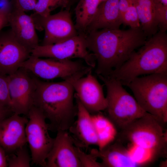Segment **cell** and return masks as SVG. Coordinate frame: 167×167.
<instances>
[{
    "instance_id": "9",
    "label": "cell",
    "mask_w": 167,
    "mask_h": 167,
    "mask_svg": "<svg viewBox=\"0 0 167 167\" xmlns=\"http://www.w3.org/2000/svg\"><path fill=\"white\" fill-rule=\"evenodd\" d=\"M31 55L59 60L78 58L92 68L96 66L94 55L88 49L84 35L77 36L64 41L53 44L38 45L32 49Z\"/></svg>"
},
{
    "instance_id": "4",
    "label": "cell",
    "mask_w": 167,
    "mask_h": 167,
    "mask_svg": "<svg viewBox=\"0 0 167 167\" xmlns=\"http://www.w3.org/2000/svg\"><path fill=\"white\" fill-rule=\"evenodd\" d=\"M126 86L145 112L163 125L167 123V74H154L139 76Z\"/></svg>"
},
{
    "instance_id": "24",
    "label": "cell",
    "mask_w": 167,
    "mask_h": 167,
    "mask_svg": "<svg viewBox=\"0 0 167 167\" xmlns=\"http://www.w3.org/2000/svg\"><path fill=\"white\" fill-rule=\"evenodd\" d=\"M25 145L14 152L6 154L7 166L29 167L31 158Z\"/></svg>"
},
{
    "instance_id": "36",
    "label": "cell",
    "mask_w": 167,
    "mask_h": 167,
    "mask_svg": "<svg viewBox=\"0 0 167 167\" xmlns=\"http://www.w3.org/2000/svg\"><path fill=\"white\" fill-rule=\"evenodd\" d=\"M105 0H100V1H101V2H102L103 1H104Z\"/></svg>"
},
{
    "instance_id": "29",
    "label": "cell",
    "mask_w": 167,
    "mask_h": 167,
    "mask_svg": "<svg viewBox=\"0 0 167 167\" xmlns=\"http://www.w3.org/2000/svg\"><path fill=\"white\" fill-rule=\"evenodd\" d=\"M38 0H11L12 9L25 12L34 11Z\"/></svg>"
},
{
    "instance_id": "37",
    "label": "cell",
    "mask_w": 167,
    "mask_h": 167,
    "mask_svg": "<svg viewBox=\"0 0 167 167\" xmlns=\"http://www.w3.org/2000/svg\"><path fill=\"white\" fill-rule=\"evenodd\" d=\"M70 0V1H71H71H72L73 0Z\"/></svg>"
},
{
    "instance_id": "33",
    "label": "cell",
    "mask_w": 167,
    "mask_h": 167,
    "mask_svg": "<svg viewBox=\"0 0 167 167\" xmlns=\"http://www.w3.org/2000/svg\"><path fill=\"white\" fill-rule=\"evenodd\" d=\"M7 166L6 154L4 149L0 145V167Z\"/></svg>"
},
{
    "instance_id": "23",
    "label": "cell",
    "mask_w": 167,
    "mask_h": 167,
    "mask_svg": "<svg viewBox=\"0 0 167 167\" xmlns=\"http://www.w3.org/2000/svg\"><path fill=\"white\" fill-rule=\"evenodd\" d=\"M71 2L70 0H38L33 13L41 17H46L58 7L67 8Z\"/></svg>"
},
{
    "instance_id": "13",
    "label": "cell",
    "mask_w": 167,
    "mask_h": 167,
    "mask_svg": "<svg viewBox=\"0 0 167 167\" xmlns=\"http://www.w3.org/2000/svg\"><path fill=\"white\" fill-rule=\"evenodd\" d=\"M31 52L15 38L11 30L0 34V71L11 74L21 67Z\"/></svg>"
},
{
    "instance_id": "27",
    "label": "cell",
    "mask_w": 167,
    "mask_h": 167,
    "mask_svg": "<svg viewBox=\"0 0 167 167\" xmlns=\"http://www.w3.org/2000/svg\"><path fill=\"white\" fill-rule=\"evenodd\" d=\"M75 147L81 167H103L101 163L97 161L98 158L95 155L91 153L87 154L80 148Z\"/></svg>"
},
{
    "instance_id": "19",
    "label": "cell",
    "mask_w": 167,
    "mask_h": 167,
    "mask_svg": "<svg viewBox=\"0 0 167 167\" xmlns=\"http://www.w3.org/2000/svg\"><path fill=\"white\" fill-rule=\"evenodd\" d=\"M119 1L105 0L101 2L86 33L103 29H119L122 21L119 10Z\"/></svg>"
},
{
    "instance_id": "18",
    "label": "cell",
    "mask_w": 167,
    "mask_h": 167,
    "mask_svg": "<svg viewBox=\"0 0 167 167\" xmlns=\"http://www.w3.org/2000/svg\"><path fill=\"white\" fill-rule=\"evenodd\" d=\"M90 153L101 160L103 167H136L143 165L135 161L127 149L118 141L113 142L101 150L92 149Z\"/></svg>"
},
{
    "instance_id": "34",
    "label": "cell",
    "mask_w": 167,
    "mask_h": 167,
    "mask_svg": "<svg viewBox=\"0 0 167 167\" xmlns=\"http://www.w3.org/2000/svg\"><path fill=\"white\" fill-rule=\"evenodd\" d=\"M9 14L0 13V31L8 24V16Z\"/></svg>"
},
{
    "instance_id": "35",
    "label": "cell",
    "mask_w": 167,
    "mask_h": 167,
    "mask_svg": "<svg viewBox=\"0 0 167 167\" xmlns=\"http://www.w3.org/2000/svg\"><path fill=\"white\" fill-rule=\"evenodd\" d=\"M155 4L167 6V0H153Z\"/></svg>"
},
{
    "instance_id": "1",
    "label": "cell",
    "mask_w": 167,
    "mask_h": 167,
    "mask_svg": "<svg viewBox=\"0 0 167 167\" xmlns=\"http://www.w3.org/2000/svg\"><path fill=\"white\" fill-rule=\"evenodd\" d=\"M84 35L88 49L96 60L95 72L103 76L108 75L125 62L144 44L147 37L141 26L126 30H93Z\"/></svg>"
},
{
    "instance_id": "3",
    "label": "cell",
    "mask_w": 167,
    "mask_h": 167,
    "mask_svg": "<svg viewBox=\"0 0 167 167\" xmlns=\"http://www.w3.org/2000/svg\"><path fill=\"white\" fill-rule=\"evenodd\" d=\"M121 66L108 76L123 85L143 75L167 74V35L159 31L147 40Z\"/></svg>"
},
{
    "instance_id": "8",
    "label": "cell",
    "mask_w": 167,
    "mask_h": 167,
    "mask_svg": "<svg viewBox=\"0 0 167 167\" xmlns=\"http://www.w3.org/2000/svg\"><path fill=\"white\" fill-rule=\"evenodd\" d=\"M27 116L29 120L25 127V133L32 162L41 166L46 167L47 158L54 138L49 135L45 118L38 108L33 105Z\"/></svg>"
},
{
    "instance_id": "28",
    "label": "cell",
    "mask_w": 167,
    "mask_h": 167,
    "mask_svg": "<svg viewBox=\"0 0 167 167\" xmlns=\"http://www.w3.org/2000/svg\"><path fill=\"white\" fill-rule=\"evenodd\" d=\"M155 5L156 18L158 29L160 31L166 32L167 29V6L156 4Z\"/></svg>"
},
{
    "instance_id": "21",
    "label": "cell",
    "mask_w": 167,
    "mask_h": 167,
    "mask_svg": "<svg viewBox=\"0 0 167 167\" xmlns=\"http://www.w3.org/2000/svg\"><path fill=\"white\" fill-rule=\"evenodd\" d=\"M100 0H79L75 8V27L78 34H85L101 2Z\"/></svg>"
},
{
    "instance_id": "32",
    "label": "cell",
    "mask_w": 167,
    "mask_h": 167,
    "mask_svg": "<svg viewBox=\"0 0 167 167\" xmlns=\"http://www.w3.org/2000/svg\"><path fill=\"white\" fill-rule=\"evenodd\" d=\"M134 0H119V8L122 18L123 14L133 2Z\"/></svg>"
},
{
    "instance_id": "26",
    "label": "cell",
    "mask_w": 167,
    "mask_h": 167,
    "mask_svg": "<svg viewBox=\"0 0 167 167\" xmlns=\"http://www.w3.org/2000/svg\"><path fill=\"white\" fill-rule=\"evenodd\" d=\"M0 104L11 108V101L9 89L7 75L0 71Z\"/></svg>"
},
{
    "instance_id": "2",
    "label": "cell",
    "mask_w": 167,
    "mask_h": 167,
    "mask_svg": "<svg viewBox=\"0 0 167 167\" xmlns=\"http://www.w3.org/2000/svg\"><path fill=\"white\" fill-rule=\"evenodd\" d=\"M33 105L49 121L52 131H68L75 121L77 106L74 102V90L68 81L50 82L36 77Z\"/></svg>"
},
{
    "instance_id": "22",
    "label": "cell",
    "mask_w": 167,
    "mask_h": 167,
    "mask_svg": "<svg viewBox=\"0 0 167 167\" xmlns=\"http://www.w3.org/2000/svg\"><path fill=\"white\" fill-rule=\"evenodd\" d=\"M99 112L91 115L96 131L99 150L113 142L117 134V129L110 119Z\"/></svg>"
},
{
    "instance_id": "6",
    "label": "cell",
    "mask_w": 167,
    "mask_h": 167,
    "mask_svg": "<svg viewBox=\"0 0 167 167\" xmlns=\"http://www.w3.org/2000/svg\"><path fill=\"white\" fill-rule=\"evenodd\" d=\"M98 76L106 86L108 118L116 128L122 130L147 113L119 81L108 76Z\"/></svg>"
},
{
    "instance_id": "17",
    "label": "cell",
    "mask_w": 167,
    "mask_h": 167,
    "mask_svg": "<svg viewBox=\"0 0 167 167\" xmlns=\"http://www.w3.org/2000/svg\"><path fill=\"white\" fill-rule=\"evenodd\" d=\"M8 22L15 38L31 53L39 45L35 24L31 15L21 11L12 9L8 15Z\"/></svg>"
},
{
    "instance_id": "30",
    "label": "cell",
    "mask_w": 167,
    "mask_h": 167,
    "mask_svg": "<svg viewBox=\"0 0 167 167\" xmlns=\"http://www.w3.org/2000/svg\"><path fill=\"white\" fill-rule=\"evenodd\" d=\"M12 10L11 0H0V13L9 14Z\"/></svg>"
},
{
    "instance_id": "15",
    "label": "cell",
    "mask_w": 167,
    "mask_h": 167,
    "mask_svg": "<svg viewBox=\"0 0 167 167\" xmlns=\"http://www.w3.org/2000/svg\"><path fill=\"white\" fill-rule=\"evenodd\" d=\"M26 117L14 113L0 122V145L6 154L12 153L27 142Z\"/></svg>"
},
{
    "instance_id": "14",
    "label": "cell",
    "mask_w": 167,
    "mask_h": 167,
    "mask_svg": "<svg viewBox=\"0 0 167 167\" xmlns=\"http://www.w3.org/2000/svg\"><path fill=\"white\" fill-rule=\"evenodd\" d=\"M46 159L48 167H81L75 147L68 131H60Z\"/></svg>"
},
{
    "instance_id": "31",
    "label": "cell",
    "mask_w": 167,
    "mask_h": 167,
    "mask_svg": "<svg viewBox=\"0 0 167 167\" xmlns=\"http://www.w3.org/2000/svg\"><path fill=\"white\" fill-rule=\"evenodd\" d=\"M14 113L11 108L0 104V122Z\"/></svg>"
},
{
    "instance_id": "25",
    "label": "cell",
    "mask_w": 167,
    "mask_h": 167,
    "mask_svg": "<svg viewBox=\"0 0 167 167\" xmlns=\"http://www.w3.org/2000/svg\"><path fill=\"white\" fill-rule=\"evenodd\" d=\"M134 1L135 0L122 16V24L132 28L141 27Z\"/></svg>"
},
{
    "instance_id": "11",
    "label": "cell",
    "mask_w": 167,
    "mask_h": 167,
    "mask_svg": "<svg viewBox=\"0 0 167 167\" xmlns=\"http://www.w3.org/2000/svg\"><path fill=\"white\" fill-rule=\"evenodd\" d=\"M31 15L33 19L36 29L45 31L42 45L62 42L79 34L68 9L46 17L34 13Z\"/></svg>"
},
{
    "instance_id": "10",
    "label": "cell",
    "mask_w": 167,
    "mask_h": 167,
    "mask_svg": "<svg viewBox=\"0 0 167 167\" xmlns=\"http://www.w3.org/2000/svg\"><path fill=\"white\" fill-rule=\"evenodd\" d=\"M7 77L12 111L27 115L33 105L36 77L21 67Z\"/></svg>"
},
{
    "instance_id": "7",
    "label": "cell",
    "mask_w": 167,
    "mask_h": 167,
    "mask_svg": "<svg viewBox=\"0 0 167 167\" xmlns=\"http://www.w3.org/2000/svg\"><path fill=\"white\" fill-rule=\"evenodd\" d=\"M21 67L38 78L48 80L60 78L69 82L85 76L92 69L79 61L42 59L31 55Z\"/></svg>"
},
{
    "instance_id": "16",
    "label": "cell",
    "mask_w": 167,
    "mask_h": 167,
    "mask_svg": "<svg viewBox=\"0 0 167 167\" xmlns=\"http://www.w3.org/2000/svg\"><path fill=\"white\" fill-rule=\"evenodd\" d=\"M77 107L76 120L68 131L74 145L79 148L97 145V138L91 115L74 94Z\"/></svg>"
},
{
    "instance_id": "20",
    "label": "cell",
    "mask_w": 167,
    "mask_h": 167,
    "mask_svg": "<svg viewBox=\"0 0 167 167\" xmlns=\"http://www.w3.org/2000/svg\"><path fill=\"white\" fill-rule=\"evenodd\" d=\"M142 30L150 38L158 32L156 18V6L153 0H135Z\"/></svg>"
},
{
    "instance_id": "12",
    "label": "cell",
    "mask_w": 167,
    "mask_h": 167,
    "mask_svg": "<svg viewBox=\"0 0 167 167\" xmlns=\"http://www.w3.org/2000/svg\"><path fill=\"white\" fill-rule=\"evenodd\" d=\"M75 91V94L90 113H97L106 109L107 103L102 88L92 71L70 82Z\"/></svg>"
},
{
    "instance_id": "5",
    "label": "cell",
    "mask_w": 167,
    "mask_h": 167,
    "mask_svg": "<svg viewBox=\"0 0 167 167\" xmlns=\"http://www.w3.org/2000/svg\"><path fill=\"white\" fill-rule=\"evenodd\" d=\"M122 131L124 139L148 152L152 159L167 156V131L163 124L147 113Z\"/></svg>"
}]
</instances>
